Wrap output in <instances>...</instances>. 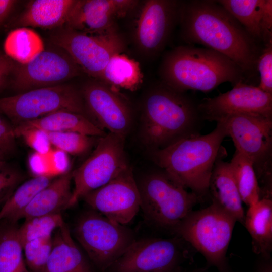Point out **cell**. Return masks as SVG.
Returning a JSON list of instances; mask_svg holds the SVG:
<instances>
[{"label":"cell","instance_id":"60d3db41","mask_svg":"<svg viewBox=\"0 0 272 272\" xmlns=\"http://www.w3.org/2000/svg\"><path fill=\"white\" fill-rule=\"evenodd\" d=\"M17 2L14 0H0V25L9 16Z\"/></svg>","mask_w":272,"mask_h":272},{"label":"cell","instance_id":"cb8c5ba5","mask_svg":"<svg viewBox=\"0 0 272 272\" xmlns=\"http://www.w3.org/2000/svg\"><path fill=\"white\" fill-rule=\"evenodd\" d=\"M244 225L251 237L253 252L269 260L272 251L271 198H261L249 207Z\"/></svg>","mask_w":272,"mask_h":272},{"label":"cell","instance_id":"7c38bea8","mask_svg":"<svg viewBox=\"0 0 272 272\" xmlns=\"http://www.w3.org/2000/svg\"><path fill=\"white\" fill-rule=\"evenodd\" d=\"M80 91L90 119L102 130L126 138L133 123L128 100L115 88L94 79L85 82Z\"/></svg>","mask_w":272,"mask_h":272},{"label":"cell","instance_id":"f1b7e54d","mask_svg":"<svg viewBox=\"0 0 272 272\" xmlns=\"http://www.w3.org/2000/svg\"><path fill=\"white\" fill-rule=\"evenodd\" d=\"M229 166L243 202L250 207L261 198V191L251 161L236 151Z\"/></svg>","mask_w":272,"mask_h":272},{"label":"cell","instance_id":"d590c367","mask_svg":"<svg viewBox=\"0 0 272 272\" xmlns=\"http://www.w3.org/2000/svg\"><path fill=\"white\" fill-rule=\"evenodd\" d=\"M22 179L19 172L8 166L0 169V203L5 202Z\"/></svg>","mask_w":272,"mask_h":272},{"label":"cell","instance_id":"ee69618b","mask_svg":"<svg viewBox=\"0 0 272 272\" xmlns=\"http://www.w3.org/2000/svg\"><path fill=\"white\" fill-rule=\"evenodd\" d=\"M173 272H180V271L177 269L175 270V271H174Z\"/></svg>","mask_w":272,"mask_h":272},{"label":"cell","instance_id":"7a4b0ae2","mask_svg":"<svg viewBox=\"0 0 272 272\" xmlns=\"http://www.w3.org/2000/svg\"><path fill=\"white\" fill-rule=\"evenodd\" d=\"M202 120L198 103L160 81L142 100L139 139L148 152L162 149L199 134Z\"/></svg>","mask_w":272,"mask_h":272},{"label":"cell","instance_id":"e0dca14e","mask_svg":"<svg viewBox=\"0 0 272 272\" xmlns=\"http://www.w3.org/2000/svg\"><path fill=\"white\" fill-rule=\"evenodd\" d=\"M183 253L175 239H142L135 240L111 267L113 272H173Z\"/></svg>","mask_w":272,"mask_h":272},{"label":"cell","instance_id":"ba28073f","mask_svg":"<svg viewBox=\"0 0 272 272\" xmlns=\"http://www.w3.org/2000/svg\"><path fill=\"white\" fill-rule=\"evenodd\" d=\"M61 110L90 119L80 90L71 84L36 88L0 97V114L5 115L14 127Z\"/></svg>","mask_w":272,"mask_h":272},{"label":"cell","instance_id":"2e32d148","mask_svg":"<svg viewBox=\"0 0 272 272\" xmlns=\"http://www.w3.org/2000/svg\"><path fill=\"white\" fill-rule=\"evenodd\" d=\"M202 120L221 121L238 114H255L272 118V94L257 86L239 82L230 90L198 103Z\"/></svg>","mask_w":272,"mask_h":272},{"label":"cell","instance_id":"9c48e42d","mask_svg":"<svg viewBox=\"0 0 272 272\" xmlns=\"http://www.w3.org/2000/svg\"><path fill=\"white\" fill-rule=\"evenodd\" d=\"M74 234L90 258L102 270L111 267L135 241L125 225L93 210L78 219Z\"/></svg>","mask_w":272,"mask_h":272},{"label":"cell","instance_id":"5b68a950","mask_svg":"<svg viewBox=\"0 0 272 272\" xmlns=\"http://www.w3.org/2000/svg\"><path fill=\"white\" fill-rule=\"evenodd\" d=\"M137 182L144 217L153 225L166 229L173 230L199 198L160 168Z\"/></svg>","mask_w":272,"mask_h":272},{"label":"cell","instance_id":"9a60e30c","mask_svg":"<svg viewBox=\"0 0 272 272\" xmlns=\"http://www.w3.org/2000/svg\"><path fill=\"white\" fill-rule=\"evenodd\" d=\"M82 198L93 210L122 225L129 223L140 209L137 182L130 165L108 183Z\"/></svg>","mask_w":272,"mask_h":272},{"label":"cell","instance_id":"74e56055","mask_svg":"<svg viewBox=\"0 0 272 272\" xmlns=\"http://www.w3.org/2000/svg\"><path fill=\"white\" fill-rule=\"evenodd\" d=\"M46 155L50 175L58 176L70 171V163L67 153L58 149H51Z\"/></svg>","mask_w":272,"mask_h":272},{"label":"cell","instance_id":"4fadbf2b","mask_svg":"<svg viewBox=\"0 0 272 272\" xmlns=\"http://www.w3.org/2000/svg\"><path fill=\"white\" fill-rule=\"evenodd\" d=\"M183 2L148 0L143 3L133 36L135 46L141 54L153 58L163 51L179 22Z\"/></svg>","mask_w":272,"mask_h":272},{"label":"cell","instance_id":"ac0fdd59","mask_svg":"<svg viewBox=\"0 0 272 272\" xmlns=\"http://www.w3.org/2000/svg\"><path fill=\"white\" fill-rule=\"evenodd\" d=\"M139 1L133 0H76L64 26L90 34L117 29L116 20L133 10Z\"/></svg>","mask_w":272,"mask_h":272},{"label":"cell","instance_id":"836d02e7","mask_svg":"<svg viewBox=\"0 0 272 272\" xmlns=\"http://www.w3.org/2000/svg\"><path fill=\"white\" fill-rule=\"evenodd\" d=\"M260 74V83L257 87L262 91L272 94V41L265 44L257 63Z\"/></svg>","mask_w":272,"mask_h":272},{"label":"cell","instance_id":"6da1fadb","mask_svg":"<svg viewBox=\"0 0 272 272\" xmlns=\"http://www.w3.org/2000/svg\"><path fill=\"white\" fill-rule=\"evenodd\" d=\"M182 38L227 57L252 75L260 54L255 40L217 1H184L179 22Z\"/></svg>","mask_w":272,"mask_h":272},{"label":"cell","instance_id":"8992f818","mask_svg":"<svg viewBox=\"0 0 272 272\" xmlns=\"http://www.w3.org/2000/svg\"><path fill=\"white\" fill-rule=\"evenodd\" d=\"M236 219L212 202L192 211L173 230L190 244L220 272H230L226 253Z\"/></svg>","mask_w":272,"mask_h":272},{"label":"cell","instance_id":"603a6c76","mask_svg":"<svg viewBox=\"0 0 272 272\" xmlns=\"http://www.w3.org/2000/svg\"><path fill=\"white\" fill-rule=\"evenodd\" d=\"M43 272H91L65 223L52 237V248Z\"/></svg>","mask_w":272,"mask_h":272},{"label":"cell","instance_id":"f35d334b","mask_svg":"<svg viewBox=\"0 0 272 272\" xmlns=\"http://www.w3.org/2000/svg\"><path fill=\"white\" fill-rule=\"evenodd\" d=\"M28 165L34 176L51 175L46 154H41L34 151L29 156Z\"/></svg>","mask_w":272,"mask_h":272},{"label":"cell","instance_id":"3957f363","mask_svg":"<svg viewBox=\"0 0 272 272\" xmlns=\"http://www.w3.org/2000/svg\"><path fill=\"white\" fill-rule=\"evenodd\" d=\"M161 82L179 92H210L220 84L243 82L245 74L232 60L207 48L192 44L167 52L159 66Z\"/></svg>","mask_w":272,"mask_h":272},{"label":"cell","instance_id":"b9f144b4","mask_svg":"<svg viewBox=\"0 0 272 272\" xmlns=\"http://www.w3.org/2000/svg\"><path fill=\"white\" fill-rule=\"evenodd\" d=\"M7 157L0 151V169L8 166L6 161Z\"/></svg>","mask_w":272,"mask_h":272},{"label":"cell","instance_id":"4dcf8cb0","mask_svg":"<svg viewBox=\"0 0 272 272\" xmlns=\"http://www.w3.org/2000/svg\"><path fill=\"white\" fill-rule=\"evenodd\" d=\"M64 224L61 213L26 219L17 229L18 237L22 245L35 239L52 238L54 231Z\"/></svg>","mask_w":272,"mask_h":272},{"label":"cell","instance_id":"484cf974","mask_svg":"<svg viewBox=\"0 0 272 272\" xmlns=\"http://www.w3.org/2000/svg\"><path fill=\"white\" fill-rule=\"evenodd\" d=\"M39 35L27 27H18L11 31L4 43V53L20 64H26L44 50Z\"/></svg>","mask_w":272,"mask_h":272},{"label":"cell","instance_id":"d4e9b609","mask_svg":"<svg viewBox=\"0 0 272 272\" xmlns=\"http://www.w3.org/2000/svg\"><path fill=\"white\" fill-rule=\"evenodd\" d=\"M143 79L139 62L121 53L110 58L99 81L115 88L134 91L140 86Z\"/></svg>","mask_w":272,"mask_h":272},{"label":"cell","instance_id":"ffe728a7","mask_svg":"<svg viewBox=\"0 0 272 272\" xmlns=\"http://www.w3.org/2000/svg\"><path fill=\"white\" fill-rule=\"evenodd\" d=\"M223 151L215 162L210 178L209 192L212 202L244 225L245 212L242 201L231 171L229 163L224 161Z\"/></svg>","mask_w":272,"mask_h":272},{"label":"cell","instance_id":"277c9868","mask_svg":"<svg viewBox=\"0 0 272 272\" xmlns=\"http://www.w3.org/2000/svg\"><path fill=\"white\" fill-rule=\"evenodd\" d=\"M228 136L222 121L205 135L183 139L149 153L153 162L199 197L209 192L212 172L221 153V144Z\"/></svg>","mask_w":272,"mask_h":272},{"label":"cell","instance_id":"5bb4252c","mask_svg":"<svg viewBox=\"0 0 272 272\" xmlns=\"http://www.w3.org/2000/svg\"><path fill=\"white\" fill-rule=\"evenodd\" d=\"M82 72L64 51L52 45L29 62L24 64L16 63L11 85L20 93L63 84Z\"/></svg>","mask_w":272,"mask_h":272},{"label":"cell","instance_id":"4316f807","mask_svg":"<svg viewBox=\"0 0 272 272\" xmlns=\"http://www.w3.org/2000/svg\"><path fill=\"white\" fill-rule=\"evenodd\" d=\"M14 223L0 221V272H31L23 256Z\"/></svg>","mask_w":272,"mask_h":272},{"label":"cell","instance_id":"8fae6325","mask_svg":"<svg viewBox=\"0 0 272 272\" xmlns=\"http://www.w3.org/2000/svg\"><path fill=\"white\" fill-rule=\"evenodd\" d=\"M125 140V138L110 132L99 138L91 155L72 171L74 188L68 208L86 194L108 183L129 165Z\"/></svg>","mask_w":272,"mask_h":272},{"label":"cell","instance_id":"30bf717a","mask_svg":"<svg viewBox=\"0 0 272 272\" xmlns=\"http://www.w3.org/2000/svg\"><path fill=\"white\" fill-rule=\"evenodd\" d=\"M56 29L51 35V44L64 51L83 72L97 80L110 58L126 49L125 39L117 29L100 34L86 33L65 26Z\"/></svg>","mask_w":272,"mask_h":272},{"label":"cell","instance_id":"e575fe53","mask_svg":"<svg viewBox=\"0 0 272 272\" xmlns=\"http://www.w3.org/2000/svg\"><path fill=\"white\" fill-rule=\"evenodd\" d=\"M16 137H22L26 143L34 152L41 154L48 153L51 149V143L46 133L36 128H28L21 130H15Z\"/></svg>","mask_w":272,"mask_h":272},{"label":"cell","instance_id":"d6a6232c","mask_svg":"<svg viewBox=\"0 0 272 272\" xmlns=\"http://www.w3.org/2000/svg\"><path fill=\"white\" fill-rule=\"evenodd\" d=\"M25 262L31 272H43L52 248V237L37 239L24 244Z\"/></svg>","mask_w":272,"mask_h":272},{"label":"cell","instance_id":"52a82bcc","mask_svg":"<svg viewBox=\"0 0 272 272\" xmlns=\"http://www.w3.org/2000/svg\"><path fill=\"white\" fill-rule=\"evenodd\" d=\"M221 121L224 124L228 136L232 138L236 151L252 162L261 198H271L272 118L255 114H238Z\"/></svg>","mask_w":272,"mask_h":272},{"label":"cell","instance_id":"f546056e","mask_svg":"<svg viewBox=\"0 0 272 272\" xmlns=\"http://www.w3.org/2000/svg\"><path fill=\"white\" fill-rule=\"evenodd\" d=\"M57 177L52 175L34 176L20 185L3 204L0 210V221L6 220L12 223L37 194Z\"/></svg>","mask_w":272,"mask_h":272},{"label":"cell","instance_id":"d6986e66","mask_svg":"<svg viewBox=\"0 0 272 272\" xmlns=\"http://www.w3.org/2000/svg\"><path fill=\"white\" fill-rule=\"evenodd\" d=\"M72 171L55 178L37 194L30 203L15 217L12 223L15 224L21 219L26 220L61 213L62 210L68 209L72 195Z\"/></svg>","mask_w":272,"mask_h":272},{"label":"cell","instance_id":"1f68e13d","mask_svg":"<svg viewBox=\"0 0 272 272\" xmlns=\"http://www.w3.org/2000/svg\"><path fill=\"white\" fill-rule=\"evenodd\" d=\"M45 132L51 145L67 154L81 155L93 146V137L74 132Z\"/></svg>","mask_w":272,"mask_h":272},{"label":"cell","instance_id":"7402d4cb","mask_svg":"<svg viewBox=\"0 0 272 272\" xmlns=\"http://www.w3.org/2000/svg\"><path fill=\"white\" fill-rule=\"evenodd\" d=\"M36 128L45 132H74L93 137H102L106 133L87 116L61 110L14 127L15 130Z\"/></svg>","mask_w":272,"mask_h":272},{"label":"cell","instance_id":"8d00e7d4","mask_svg":"<svg viewBox=\"0 0 272 272\" xmlns=\"http://www.w3.org/2000/svg\"><path fill=\"white\" fill-rule=\"evenodd\" d=\"M14 127L9 120L0 115V151L7 157L16 150Z\"/></svg>","mask_w":272,"mask_h":272},{"label":"cell","instance_id":"44dd1931","mask_svg":"<svg viewBox=\"0 0 272 272\" xmlns=\"http://www.w3.org/2000/svg\"><path fill=\"white\" fill-rule=\"evenodd\" d=\"M76 0H34L17 18L18 27L58 29L65 25Z\"/></svg>","mask_w":272,"mask_h":272},{"label":"cell","instance_id":"83f0119b","mask_svg":"<svg viewBox=\"0 0 272 272\" xmlns=\"http://www.w3.org/2000/svg\"><path fill=\"white\" fill-rule=\"evenodd\" d=\"M223 6L255 40H262V23L266 0H220Z\"/></svg>","mask_w":272,"mask_h":272},{"label":"cell","instance_id":"7bdbcfd3","mask_svg":"<svg viewBox=\"0 0 272 272\" xmlns=\"http://www.w3.org/2000/svg\"><path fill=\"white\" fill-rule=\"evenodd\" d=\"M259 272H272V266L270 263L268 262L263 265L260 268Z\"/></svg>","mask_w":272,"mask_h":272},{"label":"cell","instance_id":"ab89813d","mask_svg":"<svg viewBox=\"0 0 272 272\" xmlns=\"http://www.w3.org/2000/svg\"><path fill=\"white\" fill-rule=\"evenodd\" d=\"M16 62L0 51V92L5 87L9 78L12 76Z\"/></svg>","mask_w":272,"mask_h":272}]
</instances>
